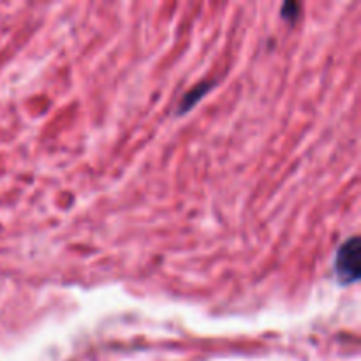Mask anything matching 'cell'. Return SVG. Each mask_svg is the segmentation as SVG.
I'll return each mask as SVG.
<instances>
[{
    "label": "cell",
    "mask_w": 361,
    "mask_h": 361,
    "mask_svg": "<svg viewBox=\"0 0 361 361\" xmlns=\"http://www.w3.org/2000/svg\"><path fill=\"white\" fill-rule=\"evenodd\" d=\"M361 268V243L360 238H351L341 247L335 261V271L342 284H353L358 281Z\"/></svg>",
    "instance_id": "cell-1"
}]
</instances>
